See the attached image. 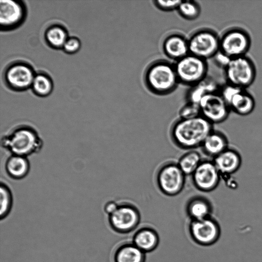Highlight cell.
Here are the masks:
<instances>
[{"label": "cell", "instance_id": "cell-1", "mask_svg": "<svg viewBox=\"0 0 262 262\" xmlns=\"http://www.w3.org/2000/svg\"><path fill=\"white\" fill-rule=\"evenodd\" d=\"M43 140L35 127L28 123L10 128L1 138V145L10 155L27 157L40 151Z\"/></svg>", "mask_w": 262, "mask_h": 262}, {"label": "cell", "instance_id": "cell-2", "mask_svg": "<svg viewBox=\"0 0 262 262\" xmlns=\"http://www.w3.org/2000/svg\"><path fill=\"white\" fill-rule=\"evenodd\" d=\"M213 125L201 115L191 119H180L172 125L171 136L180 148L194 149L201 146L214 130Z\"/></svg>", "mask_w": 262, "mask_h": 262}, {"label": "cell", "instance_id": "cell-3", "mask_svg": "<svg viewBox=\"0 0 262 262\" xmlns=\"http://www.w3.org/2000/svg\"><path fill=\"white\" fill-rule=\"evenodd\" d=\"M145 80L148 88L158 94L172 92L179 81L174 66L165 61H157L150 66L146 72Z\"/></svg>", "mask_w": 262, "mask_h": 262}, {"label": "cell", "instance_id": "cell-4", "mask_svg": "<svg viewBox=\"0 0 262 262\" xmlns=\"http://www.w3.org/2000/svg\"><path fill=\"white\" fill-rule=\"evenodd\" d=\"M227 84L247 89L255 81L256 68L247 55L230 58L224 67Z\"/></svg>", "mask_w": 262, "mask_h": 262}, {"label": "cell", "instance_id": "cell-5", "mask_svg": "<svg viewBox=\"0 0 262 262\" xmlns=\"http://www.w3.org/2000/svg\"><path fill=\"white\" fill-rule=\"evenodd\" d=\"M251 46V36L242 28H230L220 37V52L229 58L246 55Z\"/></svg>", "mask_w": 262, "mask_h": 262}, {"label": "cell", "instance_id": "cell-6", "mask_svg": "<svg viewBox=\"0 0 262 262\" xmlns=\"http://www.w3.org/2000/svg\"><path fill=\"white\" fill-rule=\"evenodd\" d=\"M174 68L179 81L184 84L192 86L207 77L206 60L190 53L177 60Z\"/></svg>", "mask_w": 262, "mask_h": 262}, {"label": "cell", "instance_id": "cell-7", "mask_svg": "<svg viewBox=\"0 0 262 262\" xmlns=\"http://www.w3.org/2000/svg\"><path fill=\"white\" fill-rule=\"evenodd\" d=\"M35 74L33 68L28 63L16 61L6 67L3 79L10 89L23 91L31 87Z\"/></svg>", "mask_w": 262, "mask_h": 262}, {"label": "cell", "instance_id": "cell-8", "mask_svg": "<svg viewBox=\"0 0 262 262\" xmlns=\"http://www.w3.org/2000/svg\"><path fill=\"white\" fill-rule=\"evenodd\" d=\"M220 93L230 111L238 115H250L255 108V99L247 89L226 83Z\"/></svg>", "mask_w": 262, "mask_h": 262}, {"label": "cell", "instance_id": "cell-9", "mask_svg": "<svg viewBox=\"0 0 262 262\" xmlns=\"http://www.w3.org/2000/svg\"><path fill=\"white\" fill-rule=\"evenodd\" d=\"M188 42L189 53L205 60L214 57L220 51V37L212 30H200Z\"/></svg>", "mask_w": 262, "mask_h": 262}, {"label": "cell", "instance_id": "cell-10", "mask_svg": "<svg viewBox=\"0 0 262 262\" xmlns=\"http://www.w3.org/2000/svg\"><path fill=\"white\" fill-rule=\"evenodd\" d=\"M185 176L178 164L168 163L159 169L157 175V184L163 193L174 196L183 189Z\"/></svg>", "mask_w": 262, "mask_h": 262}, {"label": "cell", "instance_id": "cell-11", "mask_svg": "<svg viewBox=\"0 0 262 262\" xmlns=\"http://www.w3.org/2000/svg\"><path fill=\"white\" fill-rule=\"evenodd\" d=\"M189 231L196 243L205 246L215 243L221 235L220 226L211 216L200 220H191Z\"/></svg>", "mask_w": 262, "mask_h": 262}, {"label": "cell", "instance_id": "cell-12", "mask_svg": "<svg viewBox=\"0 0 262 262\" xmlns=\"http://www.w3.org/2000/svg\"><path fill=\"white\" fill-rule=\"evenodd\" d=\"M201 115L212 124L225 121L231 112L220 92L204 96L199 102Z\"/></svg>", "mask_w": 262, "mask_h": 262}, {"label": "cell", "instance_id": "cell-13", "mask_svg": "<svg viewBox=\"0 0 262 262\" xmlns=\"http://www.w3.org/2000/svg\"><path fill=\"white\" fill-rule=\"evenodd\" d=\"M111 228L120 233H129L135 230L140 221L139 210L129 204L119 205L117 210L108 215Z\"/></svg>", "mask_w": 262, "mask_h": 262}, {"label": "cell", "instance_id": "cell-14", "mask_svg": "<svg viewBox=\"0 0 262 262\" xmlns=\"http://www.w3.org/2000/svg\"><path fill=\"white\" fill-rule=\"evenodd\" d=\"M26 8L23 2L0 1V25L2 31H9L18 27L24 21Z\"/></svg>", "mask_w": 262, "mask_h": 262}, {"label": "cell", "instance_id": "cell-15", "mask_svg": "<svg viewBox=\"0 0 262 262\" xmlns=\"http://www.w3.org/2000/svg\"><path fill=\"white\" fill-rule=\"evenodd\" d=\"M195 187L203 192H210L219 185L221 174L213 161H202L191 175Z\"/></svg>", "mask_w": 262, "mask_h": 262}, {"label": "cell", "instance_id": "cell-16", "mask_svg": "<svg viewBox=\"0 0 262 262\" xmlns=\"http://www.w3.org/2000/svg\"><path fill=\"white\" fill-rule=\"evenodd\" d=\"M212 161L221 176L235 173L239 169L242 164V158L239 153L229 147L213 158Z\"/></svg>", "mask_w": 262, "mask_h": 262}, {"label": "cell", "instance_id": "cell-17", "mask_svg": "<svg viewBox=\"0 0 262 262\" xmlns=\"http://www.w3.org/2000/svg\"><path fill=\"white\" fill-rule=\"evenodd\" d=\"M163 49L168 57L177 61L189 54L188 40L179 34L167 37L163 41Z\"/></svg>", "mask_w": 262, "mask_h": 262}, {"label": "cell", "instance_id": "cell-18", "mask_svg": "<svg viewBox=\"0 0 262 262\" xmlns=\"http://www.w3.org/2000/svg\"><path fill=\"white\" fill-rule=\"evenodd\" d=\"M132 243L142 251L149 252L154 250L159 243L157 231L150 227H142L134 233Z\"/></svg>", "mask_w": 262, "mask_h": 262}, {"label": "cell", "instance_id": "cell-19", "mask_svg": "<svg viewBox=\"0 0 262 262\" xmlns=\"http://www.w3.org/2000/svg\"><path fill=\"white\" fill-rule=\"evenodd\" d=\"M30 164L27 157L10 155L5 161V170L9 177L19 180L25 178L29 173Z\"/></svg>", "mask_w": 262, "mask_h": 262}, {"label": "cell", "instance_id": "cell-20", "mask_svg": "<svg viewBox=\"0 0 262 262\" xmlns=\"http://www.w3.org/2000/svg\"><path fill=\"white\" fill-rule=\"evenodd\" d=\"M201 147L204 154L213 159L229 147L228 141L224 134L213 130L206 137Z\"/></svg>", "mask_w": 262, "mask_h": 262}, {"label": "cell", "instance_id": "cell-21", "mask_svg": "<svg viewBox=\"0 0 262 262\" xmlns=\"http://www.w3.org/2000/svg\"><path fill=\"white\" fill-rule=\"evenodd\" d=\"M114 262H145V253L132 242L123 243L115 250Z\"/></svg>", "mask_w": 262, "mask_h": 262}, {"label": "cell", "instance_id": "cell-22", "mask_svg": "<svg viewBox=\"0 0 262 262\" xmlns=\"http://www.w3.org/2000/svg\"><path fill=\"white\" fill-rule=\"evenodd\" d=\"M212 210L209 201L202 196L191 198L186 205L187 213L191 220H200L211 216Z\"/></svg>", "mask_w": 262, "mask_h": 262}, {"label": "cell", "instance_id": "cell-23", "mask_svg": "<svg viewBox=\"0 0 262 262\" xmlns=\"http://www.w3.org/2000/svg\"><path fill=\"white\" fill-rule=\"evenodd\" d=\"M218 85L213 80L206 77L191 86L187 94L188 102L199 104L201 99L207 94L217 92Z\"/></svg>", "mask_w": 262, "mask_h": 262}, {"label": "cell", "instance_id": "cell-24", "mask_svg": "<svg viewBox=\"0 0 262 262\" xmlns=\"http://www.w3.org/2000/svg\"><path fill=\"white\" fill-rule=\"evenodd\" d=\"M68 38V32L61 25H52L48 27L45 32L46 42L49 46L54 49H62Z\"/></svg>", "mask_w": 262, "mask_h": 262}, {"label": "cell", "instance_id": "cell-25", "mask_svg": "<svg viewBox=\"0 0 262 262\" xmlns=\"http://www.w3.org/2000/svg\"><path fill=\"white\" fill-rule=\"evenodd\" d=\"M31 88L33 93L39 97H46L52 92L53 83L47 74L39 72L35 74Z\"/></svg>", "mask_w": 262, "mask_h": 262}, {"label": "cell", "instance_id": "cell-26", "mask_svg": "<svg viewBox=\"0 0 262 262\" xmlns=\"http://www.w3.org/2000/svg\"><path fill=\"white\" fill-rule=\"evenodd\" d=\"M202 161L201 156L199 152L190 150L184 154L177 164L185 176H191Z\"/></svg>", "mask_w": 262, "mask_h": 262}, {"label": "cell", "instance_id": "cell-27", "mask_svg": "<svg viewBox=\"0 0 262 262\" xmlns=\"http://www.w3.org/2000/svg\"><path fill=\"white\" fill-rule=\"evenodd\" d=\"M1 220L6 217L10 213L13 206V197L10 188L7 184L1 181L0 186Z\"/></svg>", "mask_w": 262, "mask_h": 262}, {"label": "cell", "instance_id": "cell-28", "mask_svg": "<svg viewBox=\"0 0 262 262\" xmlns=\"http://www.w3.org/2000/svg\"><path fill=\"white\" fill-rule=\"evenodd\" d=\"M179 14L187 19H194L200 14V7L193 1H182L177 9Z\"/></svg>", "mask_w": 262, "mask_h": 262}, {"label": "cell", "instance_id": "cell-29", "mask_svg": "<svg viewBox=\"0 0 262 262\" xmlns=\"http://www.w3.org/2000/svg\"><path fill=\"white\" fill-rule=\"evenodd\" d=\"M180 119H191L201 116L199 105L188 102L179 112Z\"/></svg>", "mask_w": 262, "mask_h": 262}, {"label": "cell", "instance_id": "cell-30", "mask_svg": "<svg viewBox=\"0 0 262 262\" xmlns=\"http://www.w3.org/2000/svg\"><path fill=\"white\" fill-rule=\"evenodd\" d=\"M81 43L80 40L76 37H68L62 49L68 54L76 53L80 49Z\"/></svg>", "mask_w": 262, "mask_h": 262}, {"label": "cell", "instance_id": "cell-31", "mask_svg": "<svg viewBox=\"0 0 262 262\" xmlns=\"http://www.w3.org/2000/svg\"><path fill=\"white\" fill-rule=\"evenodd\" d=\"M182 0L174 1H154V3L159 9L164 11H170L177 9Z\"/></svg>", "mask_w": 262, "mask_h": 262}, {"label": "cell", "instance_id": "cell-32", "mask_svg": "<svg viewBox=\"0 0 262 262\" xmlns=\"http://www.w3.org/2000/svg\"><path fill=\"white\" fill-rule=\"evenodd\" d=\"M119 205L113 201L107 202L104 206V212L110 215L114 213L118 208Z\"/></svg>", "mask_w": 262, "mask_h": 262}]
</instances>
